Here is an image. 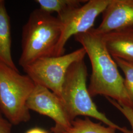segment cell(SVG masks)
I'll use <instances>...</instances> for the list:
<instances>
[{
    "mask_svg": "<svg viewBox=\"0 0 133 133\" xmlns=\"http://www.w3.org/2000/svg\"><path fill=\"white\" fill-rule=\"evenodd\" d=\"M85 50L90 61L92 73L88 89L91 96L104 95L133 109L116 62L105 47L103 36L94 28L75 36Z\"/></svg>",
    "mask_w": 133,
    "mask_h": 133,
    "instance_id": "1",
    "label": "cell"
},
{
    "mask_svg": "<svg viewBox=\"0 0 133 133\" xmlns=\"http://www.w3.org/2000/svg\"><path fill=\"white\" fill-rule=\"evenodd\" d=\"M61 35L57 17L39 9L34 10L22 28L19 65L23 68L39 59L54 56Z\"/></svg>",
    "mask_w": 133,
    "mask_h": 133,
    "instance_id": "2",
    "label": "cell"
},
{
    "mask_svg": "<svg viewBox=\"0 0 133 133\" xmlns=\"http://www.w3.org/2000/svg\"><path fill=\"white\" fill-rule=\"evenodd\" d=\"M87 76L84 59L73 63L66 72L61 98L71 121L80 115L91 117L124 133L126 128L112 122L97 109L87 87Z\"/></svg>",
    "mask_w": 133,
    "mask_h": 133,
    "instance_id": "3",
    "label": "cell"
},
{
    "mask_svg": "<svg viewBox=\"0 0 133 133\" xmlns=\"http://www.w3.org/2000/svg\"><path fill=\"white\" fill-rule=\"evenodd\" d=\"M36 85L31 78L0 61V111L12 125L31 118L27 101Z\"/></svg>",
    "mask_w": 133,
    "mask_h": 133,
    "instance_id": "4",
    "label": "cell"
},
{
    "mask_svg": "<svg viewBox=\"0 0 133 133\" xmlns=\"http://www.w3.org/2000/svg\"><path fill=\"white\" fill-rule=\"evenodd\" d=\"M86 55L85 50L81 48L61 56L39 59L23 69L35 84L47 88L61 98L69 68L73 63L83 60Z\"/></svg>",
    "mask_w": 133,
    "mask_h": 133,
    "instance_id": "5",
    "label": "cell"
},
{
    "mask_svg": "<svg viewBox=\"0 0 133 133\" xmlns=\"http://www.w3.org/2000/svg\"><path fill=\"white\" fill-rule=\"evenodd\" d=\"M111 0H90L81 6L57 16L61 25V35L54 56L64 54L65 46L71 36L94 28L97 17L103 14Z\"/></svg>",
    "mask_w": 133,
    "mask_h": 133,
    "instance_id": "6",
    "label": "cell"
},
{
    "mask_svg": "<svg viewBox=\"0 0 133 133\" xmlns=\"http://www.w3.org/2000/svg\"><path fill=\"white\" fill-rule=\"evenodd\" d=\"M27 106L30 110L51 118L55 125L64 129L71 125L72 121L61 98L44 86L36 84L29 97Z\"/></svg>",
    "mask_w": 133,
    "mask_h": 133,
    "instance_id": "7",
    "label": "cell"
},
{
    "mask_svg": "<svg viewBox=\"0 0 133 133\" xmlns=\"http://www.w3.org/2000/svg\"><path fill=\"white\" fill-rule=\"evenodd\" d=\"M133 29V0H111L95 31L101 35Z\"/></svg>",
    "mask_w": 133,
    "mask_h": 133,
    "instance_id": "8",
    "label": "cell"
},
{
    "mask_svg": "<svg viewBox=\"0 0 133 133\" xmlns=\"http://www.w3.org/2000/svg\"><path fill=\"white\" fill-rule=\"evenodd\" d=\"M107 50L112 57L133 62V29L103 35Z\"/></svg>",
    "mask_w": 133,
    "mask_h": 133,
    "instance_id": "9",
    "label": "cell"
},
{
    "mask_svg": "<svg viewBox=\"0 0 133 133\" xmlns=\"http://www.w3.org/2000/svg\"><path fill=\"white\" fill-rule=\"evenodd\" d=\"M0 61L12 69L18 71L11 55L10 16L3 0L0 1Z\"/></svg>",
    "mask_w": 133,
    "mask_h": 133,
    "instance_id": "10",
    "label": "cell"
},
{
    "mask_svg": "<svg viewBox=\"0 0 133 133\" xmlns=\"http://www.w3.org/2000/svg\"><path fill=\"white\" fill-rule=\"evenodd\" d=\"M64 130L66 133H116V130L113 127L93 122L88 117L84 119L77 118L71 121L69 128Z\"/></svg>",
    "mask_w": 133,
    "mask_h": 133,
    "instance_id": "11",
    "label": "cell"
},
{
    "mask_svg": "<svg viewBox=\"0 0 133 133\" xmlns=\"http://www.w3.org/2000/svg\"><path fill=\"white\" fill-rule=\"evenodd\" d=\"M88 1L84 0H36L35 2L39 5V9L52 14L56 12L58 15L69 10L81 6Z\"/></svg>",
    "mask_w": 133,
    "mask_h": 133,
    "instance_id": "12",
    "label": "cell"
},
{
    "mask_svg": "<svg viewBox=\"0 0 133 133\" xmlns=\"http://www.w3.org/2000/svg\"><path fill=\"white\" fill-rule=\"evenodd\" d=\"M117 66L125 75L124 84L127 93L133 103V62H129L118 58L113 57Z\"/></svg>",
    "mask_w": 133,
    "mask_h": 133,
    "instance_id": "13",
    "label": "cell"
},
{
    "mask_svg": "<svg viewBox=\"0 0 133 133\" xmlns=\"http://www.w3.org/2000/svg\"><path fill=\"white\" fill-rule=\"evenodd\" d=\"M107 100L116 109L123 114L124 116L128 120L133 131V109L127 105L119 103L116 101L107 97Z\"/></svg>",
    "mask_w": 133,
    "mask_h": 133,
    "instance_id": "14",
    "label": "cell"
},
{
    "mask_svg": "<svg viewBox=\"0 0 133 133\" xmlns=\"http://www.w3.org/2000/svg\"><path fill=\"white\" fill-rule=\"evenodd\" d=\"M12 124L0 112V133H12Z\"/></svg>",
    "mask_w": 133,
    "mask_h": 133,
    "instance_id": "15",
    "label": "cell"
},
{
    "mask_svg": "<svg viewBox=\"0 0 133 133\" xmlns=\"http://www.w3.org/2000/svg\"><path fill=\"white\" fill-rule=\"evenodd\" d=\"M51 131L53 133H66L64 129L55 125L54 127L51 128Z\"/></svg>",
    "mask_w": 133,
    "mask_h": 133,
    "instance_id": "16",
    "label": "cell"
},
{
    "mask_svg": "<svg viewBox=\"0 0 133 133\" xmlns=\"http://www.w3.org/2000/svg\"><path fill=\"white\" fill-rule=\"evenodd\" d=\"M26 133H48L45 130L39 128H34L29 130Z\"/></svg>",
    "mask_w": 133,
    "mask_h": 133,
    "instance_id": "17",
    "label": "cell"
},
{
    "mask_svg": "<svg viewBox=\"0 0 133 133\" xmlns=\"http://www.w3.org/2000/svg\"><path fill=\"white\" fill-rule=\"evenodd\" d=\"M130 133H133V130H132V131H131V132H130Z\"/></svg>",
    "mask_w": 133,
    "mask_h": 133,
    "instance_id": "18",
    "label": "cell"
},
{
    "mask_svg": "<svg viewBox=\"0 0 133 133\" xmlns=\"http://www.w3.org/2000/svg\"><path fill=\"white\" fill-rule=\"evenodd\" d=\"M0 1H1V0H0Z\"/></svg>",
    "mask_w": 133,
    "mask_h": 133,
    "instance_id": "19",
    "label": "cell"
}]
</instances>
